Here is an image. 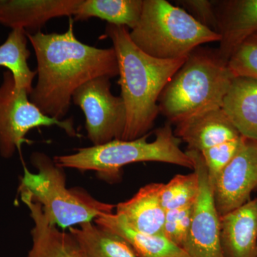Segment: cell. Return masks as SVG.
Masks as SVG:
<instances>
[{"label":"cell","mask_w":257,"mask_h":257,"mask_svg":"<svg viewBox=\"0 0 257 257\" xmlns=\"http://www.w3.org/2000/svg\"><path fill=\"white\" fill-rule=\"evenodd\" d=\"M31 162L37 172L33 173L24 167L19 192L40 204L51 224L69 229L113 213L116 205L67 188L64 169L45 154L34 152Z\"/></svg>","instance_id":"cell-5"},{"label":"cell","mask_w":257,"mask_h":257,"mask_svg":"<svg viewBox=\"0 0 257 257\" xmlns=\"http://www.w3.org/2000/svg\"><path fill=\"white\" fill-rule=\"evenodd\" d=\"M150 134L133 140H114L98 146L83 147L71 155H61L54 161L62 168L82 172L93 171L103 178L119 177L124 166L138 162H155L170 164L193 170V163L182 143L167 122L155 132V140L147 141Z\"/></svg>","instance_id":"cell-4"},{"label":"cell","mask_w":257,"mask_h":257,"mask_svg":"<svg viewBox=\"0 0 257 257\" xmlns=\"http://www.w3.org/2000/svg\"><path fill=\"white\" fill-rule=\"evenodd\" d=\"M234 74L217 50L198 47L167 84L160 112L175 125L204 111L221 108Z\"/></svg>","instance_id":"cell-3"},{"label":"cell","mask_w":257,"mask_h":257,"mask_svg":"<svg viewBox=\"0 0 257 257\" xmlns=\"http://www.w3.org/2000/svg\"><path fill=\"white\" fill-rule=\"evenodd\" d=\"M162 183L144 186L133 197L116 205V212L133 229L148 234H163L166 211L161 202Z\"/></svg>","instance_id":"cell-15"},{"label":"cell","mask_w":257,"mask_h":257,"mask_svg":"<svg viewBox=\"0 0 257 257\" xmlns=\"http://www.w3.org/2000/svg\"><path fill=\"white\" fill-rule=\"evenodd\" d=\"M199 179V194L193 207L192 224L183 249L189 257H225L221 241L220 216L202 154L186 151Z\"/></svg>","instance_id":"cell-9"},{"label":"cell","mask_w":257,"mask_h":257,"mask_svg":"<svg viewBox=\"0 0 257 257\" xmlns=\"http://www.w3.org/2000/svg\"><path fill=\"white\" fill-rule=\"evenodd\" d=\"M218 54L228 62L230 56L248 37L257 33V0L216 1Z\"/></svg>","instance_id":"cell-12"},{"label":"cell","mask_w":257,"mask_h":257,"mask_svg":"<svg viewBox=\"0 0 257 257\" xmlns=\"http://www.w3.org/2000/svg\"><path fill=\"white\" fill-rule=\"evenodd\" d=\"M235 77L257 79V33L253 34L236 47L227 62Z\"/></svg>","instance_id":"cell-24"},{"label":"cell","mask_w":257,"mask_h":257,"mask_svg":"<svg viewBox=\"0 0 257 257\" xmlns=\"http://www.w3.org/2000/svg\"><path fill=\"white\" fill-rule=\"evenodd\" d=\"M199 189V179L194 171L188 175H177L163 184L161 192L162 207L167 211L191 205L195 202Z\"/></svg>","instance_id":"cell-22"},{"label":"cell","mask_w":257,"mask_h":257,"mask_svg":"<svg viewBox=\"0 0 257 257\" xmlns=\"http://www.w3.org/2000/svg\"><path fill=\"white\" fill-rule=\"evenodd\" d=\"M104 37L112 42L117 59L120 96L126 109L121 140H136L153 126L161 94L187 58L162 60L147 55L134 43L126 27L107 25Z\"/></svg>","instance_id":"cell-2"},{"label":"cell","mask_w":257,"mask_h":257,"mask_svg":"<svg viewBox=\"0 0 257 257\" xmlns=\"http://www.w3.org/2000/svg\"><path fill=\"white\" fill-rule=\"evenodd\" d=\"M20 196L33 221L32 246L27 257H77L69 233L60 231L51 224L40 204L33 202L26 194Z\"/></svg>","instance_id":"cell-17"},{"label":"cell","mask_w":257,"mask_h":257,"mask_svg":"<svg viewBox=\"0 0 257 257\" xmlns=\"http://www.w3.org/2000/svg\"><path fill=\"white\" fill-rule=\"evenodd\" d=\"M194 204L180 209L166 211L163 235L182 248H184L188 238Z\"/></svg>","instance_id":"cell-25"},{"label":"cell","mask_w":257,"mask_h":257,"mask_svg":"<svg viewBox=\"0 0 257 257\" xmlns=\"http://www.w3.org/2000/svg\"><path fill=\"white\" fill-rule=\"evenodd\" d=\"M221 109L241 136L257 141V79L234 77Z\"/></svg>","instance_id":"cell-16"},{"label":"cell","mask_w":257,"mask_h":257,"mask_svg":"<svg viewBox=\"0 0 257 257\" xmlns=\"http://www.w3.org/2000/svg\"><path fill=\"white\" fill-rule=\"evenodd\" d=\"M82 0H0V25L37 31L52 19L73 16Z\"/></svg>","instance_id":"cell-11"},{"label":"cell","mask_w":257,"mask_h":257,"mask_svg":"<svg viewBox=\"0 0 257 257\" xmlns=\"http://www.w3.org/2000/svg\"><path fill=\"white\" fill-rule=\"evenodd\" d=\"M225 257H257V198L220 216Z\"/></svg>","instance_id":"cell-14"},{"label":"cell","mask_w":257,"mask_h":257,"mask_svg":"<svg viewBox=\"0 0 257 257\" xmlns=\"http://www.w3.org/2000/svg\"><path fill=\"white\" fill-rule=\"evenodd\" d=\"M219 216L250 200L257 188V141L245 138L242 146L213 184Z\"/></svg>","instance_id":"cell-10"},{"label":"cell","mask_w":257,"mask_h":257,"mask_svg":"<svg viewBox=\"0 0 257 257\" xmlns=\"http://www.w3.org/2000/svg\"><path fill=\"white\" fill-rule=\"evenodd\" d=\"M72 101L84 113L87 138L92 146L121 140L126 109L121 96L111 93L109 77H98L83 84L74 93Z\"/></svg>","instance_id":"cell-8"},{"label":"cell","mask_w":257,"mask_h":257,"mask_svg":"<svg viewBox=\"0 0 257 257\" xmlns=\"http://www.w3.org/2000/svg\"><path fill=\"white\" fill-rule=\"evenodd\" d=\"M176 136L187 145L188 150L202 152L241 135L221 108L192 116L176 125Z\"/></svg>","instance_id":"cell-13"},{"label":"cell","mask_w":257,"mask_h":257,"mask_svg":"<svg viewBox=\"0 0 257 257\" xmlns=\"http://www.w3.org/2000/svg\"><path fill=\"white\" fill-rule=\"evenodd\" d=\"M68 233L77 257H138L121 236L92 222L69 228Z\"/></svg>","instance_id":"cell-19"},{"label":"cell","mask_w":257,"mask_h":257,"mask_svg":"<svg viewBox=\"0 0 257 257\" xmlns=\"http://www.w3.org/2000/svg\"><path fill=\"white\" fill-rule=\"evenodd\" d=\"M143 8V0H82L73 20L99 18L108 25L126 27L131 30L138 25Z\"/></svg>","instance_id":"cell-20"},{"label":"cell","mask_w":257,"mask_h":257,"mask_svg":"<svg viewBox=\"0 0 257 257\" xmlns=\"http://www.w3.org/2000/svg\"><path fill=\"white\" fill-rule=\"evenodd\" d=\"M95 224L121 236L138 257H189L185 251L163 234H148L133 229L121 216L111 213L95 219Z\"/></svg>","instance_id":"cell-18"},{"label":"cell","mask_w":257,"mask_h":257,"mask_svg":"<svg viewBox=\"0 0 257 257\" xmlns=\"http://www.w3.org/2000/svg\"><path fill=\"white\" fill-rule=\"evenodd\" d=\"M36 56L37 81L30 99L50 117L64 119L72 96L81 86L98 77L119 76L114 48L101 49L79 41L70 18L64 33L27 32Z\"/></svg>","instance_id":"cell-1"},{"label":"cell","mask_w":257,"mask_h":257,"mask_svg":"<svg viewBox=\"0 0 257 257\" xmlns=\"http://www.w3.org/2000/svg\"><path fill=\"white\" fill-rule=\"evenodd\" d=\"M130 35L140 50L162 60L187 58L200 45L220 41L219 34L165 0H143L140 20Z\"/></svg>","instance_id":"cell-6"},{"label":"cell","mask_w":257,"mask_h":257,"mask_svg":"<svg viewBox=\"0 0 257 257\" xmlns=\"http://www.w3.org/2000/svg\"><path fill=\"white\" fill-rule=\"evenodd\" d=\"M28 41L25 30H12L4 43L0 45V67L11 72L17 88L25 89L30 94L37 73L29 67L31 52L28 47Z\"/></svg>","instance_id":"cell-21"},{"label":"cell","mask_w":257,"mask_h":257,"mask_svg":"<svg viewBox=\"0 0 257 257\" xmlns=\"http://www.w3.org/2000/svg\"><path fill=\"white\" fill-rule=\"evenodd\" d=\"M245 138L241 136L201 152L207 167L209 180L212 185L221 172L236 156Z\"/></svg>","instance_id":"cell-23"},{"label":"cell","mask_w":257,"mask_h":257,"mask_svg":"<svg viewBox=\"0 0 257 257\" xmlns=\"http://www.w3.org/2000/svg\"><path fill=\"white\" fill-rule=\"evenodd\" d=\"M189 11L197 22L217 33L218 20L216 15V1L209 0H183L178 1ZM218 34V33H217Z\"/></svg>","instance_id":"cell-26"},{"label":"cell","mask_w":257,"mask_h":257,"mask_svg":"<svg viewBox=\"0 0 257 257\" xmlns=\"http://www.w3.org/2000/svg\"><path fill=\"white\" fill-rule=\"evenodd\" d=\"M58 126L69 137H79L72 118L62 120L50 117L42 112L30 99V94L15 85L10 71L3 73L0 85V155L12 158L28 143L26 135L41 126Z\"/></svg>","instance_id":"cell-7"}]
</instances>
